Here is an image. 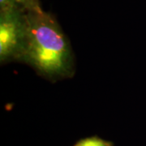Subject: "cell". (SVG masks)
<instances>
[{
  "label": "cell",
  "instance_id": "1",
  "mask_svg": "<svg viewBox=\"0 0 146 146\" xmlns=\"http://www.w3.org/2000/svg\"><path fill=\"white\" fill-rule=\"evenodd\" d=\"M28 38L22 63L52 82L72 78L75 56L56 18L42 7L27 11Z\"/></svg>",
  "mask_w": 146,
  "mask_h": 146
},
{
  "label": "cell",
  "instance_id": "2",
  "mask_svg": "<svg viewBox=\"0 0 146 146\" xmlns=\"http://www.w3.org/2000/svg\"><path fill=\"white\" fill-rule=\"evenodd\" d=\"M27 38V11L16 6L0 7V63H22Z\"/></svg>",
  "mask_w": 146,
  "mask_h": 146
},
{
  "label": "cell",
  "instance_id": "3",
  "mask_svg": "<svg viewBox=\"0 0 146 146\" xmlns=\"http://www.w3.org/2000/svg\"><path fill=\"white\" fill-rule=\"evenodd\" d=\"M3 6H16L25 11L42 7L40 0H0V7Z\"/></svg>",
  "mask_w": 146,
  "mask_h": 146
},
{
  "label": "cell",
  "instance_id": "4",
  "mask_svg": "<svg viewBox=\"0 0 146 146\" xmlns=\"http://www.w3.org/2000/svg\"><path fill=\"white\" fill-rule=\"evenodd\" d=\"M72 146H115V144L99 136H91L79 140Z\"/></svg>",
  "mask_w": 146,
  "mask_h": 146
}]
</instances>
